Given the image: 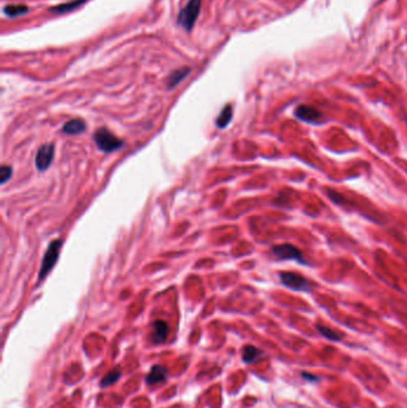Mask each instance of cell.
<instances>
[{
    "label": "cell",
    "mask_w": 407,
    "mask_h": 408,
    "mask_svg": "<svg viewBox=\"0 0 407 408\" xmlns=\"http://www.w3.org/2000/svg\"><path fill=\"white\" fill-rule=\"evenodd\" d=\"M12 177V167L9 165H3L0 168V184L4 185L7 181H10Z\"/></svg>",
    "instance_id": "ac0fdd59"
},
{
    "label": "cell",
    "mask_w": 407,
    "mask_h": 408,
    "mask_svg": "<svg viewBox=\"0 0 407 408\" xmlns=\"http://www.w3.org/2000/svg\"><path fill=\"white\" fill-rule=\"evenodd\" d=\"M166 378H167V370L161 365H154L151 371H149V374L147 375V377H146V382H147V384L149 385L159 384L166 381Z\"/></svg>",
    "instance_id": "9c48e42d"
},
{
    "label": "cell",
    "mask_w": 407,
    "mask_h": 408,
    "mask_svg": "<svg viewBox=\"0 0 407 408\" xmlns=\"http://www.w3.org/2000/svg\"><path fill=\"white\" fill-rule=\"evenodd\" d=\"M201 0H189V3L183 7L178 14L177 23L186 31H191L199 18L201 11Z\"/></svg>",
    "instance_id": "7a4b0ae2"
},
{
    "label": "cell",
    "mask_w": 407,
    "mask_h": 408,
    "mask_svg": "<svg viewBox=\"0 0 407 408\" xmlns=\"http://www.w3.org/2000/svg\"><path fill=\"white\" fill-rule=\"evenodd\" d=\"M317 329L322 337H325L326 339L331 341H339L342 340L343 338V334H340L339 332H337V331L330 328V327H326L324 325H317Z\"/></svg>",
    "instance_id": "2e32d148"
},
{
    "label": "cell",
    "mask_w": 407,
    "mask_h": 408,
    "mask_svg": "<svg viewBox=\"0 0 407 408\" xmlns=\"http://www.w3.org/2000/svg\"><path fill=\"white\" fill-rule=\"evenodd\" d=\"M93 140L96 142V145L98 148H100L102 152L110 153L113 152V150L120 149L121 147L124 145V142L122 140L117 138L116 135H113L111 131L106 128H100L96 133L93 135Z\"/></svg>",
    "instance_id": "3957f363"
},
{
    "label": "cell",
    "mask_w": 407,
    "mask_h": 408,
    "mask_svg": "<svg viewBox=\"0 0 407 408\" xmlns=\"http://www.w3.org/2000/svg\"><path fill=\"white\" fill-rule=\"evenodd\" d=\"M294 115L298 120L311 124H320L322 119V113L309 105H299L295 109Z\"/></svg>",
    "instance_id": "52a82bcc"
},
{
    "label": "cell",
    "mask_w": 407,
    "mask_h": 408,
    "mask_svg": "<svg viewBox=\"0 0 407 408\" xmlns=\"http://www.w3.org/2000/svg\"><path fill=\"white\" fill-rule=\"evenodd\" d=\"M263 355V352L252 345H247L244 347L243 350V361L245 363H254L256 359H258L260 356Z\"/></svg>",
    "instance_id": "5bb4252c"
},
{
    "label": "cell",
    "mask_w": 407,
    "mask_h": 408,
    "mask_svg": "<svg viewBox=\"0 0 407 408\" xmlns=\"http://www.w3.org/2000/svg\"><path fill=\"white\" fill-rule=\"evenodd\" d=\"M29 11L28 6L25 5H20V4H10V5H6L4 7V12H5L6 16H9L11 18L22 16V14H25Z\"/></svg>",
    "instance_id": "9a60e30c"
},
{
    "label": "cell",
    "mask_w": 407,
    "mask_h": 408,
    "mask_svg": "<svg viewBox=\"0 0 407 408\" xmlns=\"http://www.w3.org/2000/svg\"><path fill=\"white\" fill-rule=\"evenodd\" d=\"M233 117V106L230 104H227L225 108L222 109V111L220 112V115L216 119V127L220 129H223L230 123Z\"/></svg>",
    "instance_id": "7c38bea8"
},
{
    "label": "cell",
    "mask_w": 407,
    "mask_h": 408,
    "mask_svg": "<svg viewBox=\"0 0 407 408\" xmlns=\"http://www.w3.org/2000/svg\"><path fill=\"white\" fill-rule=\"evenodd\" d=\"M121 377V370L120 369H113L110 371V373L106 375V376L103 378L101 382V387H109L115 383L116 381H119V378Z\"/></svg>",
    "instance_id": "e0dca14e"
},
{
    "label": "cell",
    "mask_w": 407,
    "mask_h": 408,
    "mask_svg": "<svg viewBox=\"0 0 407 408\" xmlns=\"http://www.w3.org/2000/svg\"><path fill=\"white\" fill-rule=\"evenodd\" d=\"M168 334V325L163 320H157L153 322L152 341L154 344H163L166 340Z\"/></svg>",
    "instance_id": "ba28073f"
},
{
    "label": "cell",
    "mask_w": 407,
    "mask_h": 408,
    "mask_svg": "<svg viewBox=\"0 0 407 408\" xmlns=\"http://www.w3.org/2000/svg\"><path fill=\"white\" fill-rule=\"evenodd\" d=\"M62 247V240L61 239H56V240H53L49 244L48 248L43 256L42 264H41V269H40L38 274V281L42 282L47 276L49 275V272L51 269L55 266L56 264L59 256H60V251Z\"/></svg>",
    "instance_id": "6da1fadb"
},
{
    "label": "cell",
    "mask_w": 407,
    "mask_h": 408,
    "mask_svg": "<svg viewBox=\"0 0 407 408\" xmlns=\"http://www.w3.org/2000/svg\"><path fill=\"white\" fill-rule=\"evenodd\" d=\"M86 124L83 120L80 119H74L68 121L67 123H65L64 128H62V131L67 135H78L82 134L84 130H85Z\"/></svg>",
    "instance_id": "8fae6325"
},
{
    "label": "cell",
    "mask_w": 407,
    "mask_h": 408,
    "mask_svg": "<svg viewBox=\"0 0 407 408\" xmlns=\"http://www.w3.org/2000/svg\"><path fill=\"white\" fill-rule=\"evenodd\" d=\"M278 276H280L282 284L294 290V292H311L312 290V282L308 281L302 275L296 274V272L283 271Z\"/></svg>",
    "instance_id": "277c9868"
},
{
    "label": "cell",
    "mask_w": 407,
    "mask_h": 408,
    "mask_svg": "<svg viewBox=\"0 0 407 408\" xmlns=\"http://www.w3.org/2000/svg\"><path fill=\"white\" fill-rule=\"evenodd\" d=\"M302 377H303V378H307V380H309V381H312V380L318 381V380H319V378H318L317 376H313V375H309V374H307V373H303V374H302Z\"/></svg>",
    "instance_id": "d6986e66"
},
{
    "label": "cell",
    "mask_w": 407,
    "mask_h": 408,
    "mask_svg": "<svg viewBox=\"0 0 407 408\" xmlns=\"http://www.w3.org/2000/svg\"><path fill=\"white\" fill-rule=\"evenodd\" d=\"M85 3H86V0H73V2L60 4V5H57V6L50 7V12L66 13V12H69V11L78 9L79 6H82L83 4H85Z\"/></svg>",
    "instance_id": "4fadbf2b"
},
{
    "label": "cell",
    "mask_w": 407,
    "mask_h": 408,
    "mask_svg": "<svg viewBox=\"0 0 407 408\" xmlns=\"http://www.w3.org/2000/svg\"><path fill=\"white\" fill-rule=\"evenodd\" d=\"M54 159V145L53 143H46L40 147L36 154L35 165L37 167L38 171H46L48 170L49 166L53 163Z\"/></svg>",
    "instance_id": "8992f818"
},
{
    "label": "cell",
    "mask_w": 407,
    "mask_h": 408,
    "mask_svg": "<svg viewBox=\"0 0 407 408\" xmlns=\"http://www.w3.org/2000/svg\"><path fill=\"white\" fill-rule=\"evenodd\" d=\"M190 73V68L189 67H182V68H178L176 69L171 73L170 75H168L167 78V89H175L176 86L178 85L179 83L182 82V80H184L186 76L189 75Z\"/></svg>",
    "instance_id": "30bf717a"
},
{
    "label": "cell",
    "mask_w": 407,
    "mask_h": 408,
    "mask_svg": "<svg viewBox=\"0 0 407 408\" xmlns=\"http://www.w3.org/2000/svg\"><path fill=\"white\" fill-rule=\"evenodd\" d=\"M271 253L278 260H296L300 264H307L303 259L302 252L292 244L276 245L271 248Z\"/></svg>",
    "instance_id": "5b68a950"
}]
</instances>
